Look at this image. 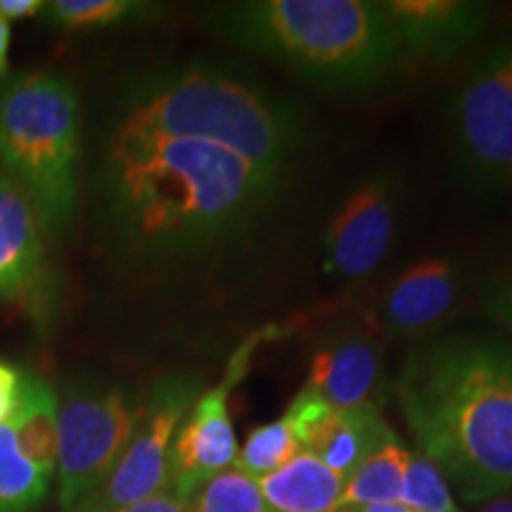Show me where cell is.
Returning <instances> with one entry per match:
<instances>
[{
    "mask_svg": "<svg viewBox=\"0 0 512 512\" xmlns=\"http://www.w3.org/2000/svg\"><path fill=\"white\" fill-rule=\"evenodd\" d=\"M200 394V380L192 375H166L155 382L138 406L136 427L112 475L76 512H117L171 491L176 432Z\"/></svg>",
    "mask_w": 512,
    "mask_h": 512,
    "instance_id": "7",
    "label": "cell"
},
{
    "mask_svg": "<svg viewBox=\"0 0 512 512\" xmlns=\"http://www.w3.org/2000/svg\"><path fill=\"white\" fill-rule=\"evenodd\" d=\"M53 475L19 451L10 422H0V512H31L48 496Z\"/></svg>",
    "mask_w": 512,
    "mask_h": 512,
    "instance_id": "19",
    "label": "cell"
},
{
    "mask_svg": "<svg viewBox=\"0 0 512 512\" xmlns=\"http://www.w3.org/2000/svg\"><path fill=\"white\" fill-rule=\"evenodd\" d=\"M380 413L373 411H335L323 432L311 441L306 451L323 460L337 475L347 477L384 441L394 439Z\"/></svg>",
    "mask_w": 512,
    "mask_h": 512,
    "instance_id": "16",
    "label": "cell"
},
{
    "mask_svg": "<svg viewBox=\"0 0 512 512\" xmlns=\"http://www.w3.org/2000/svg\"><path fill=\"white\" fill-rule=\"evenodd\" d=\"M302 451L297 437H294L292 427L287 425L285 418L268 422V425L256 427V430L249 434L245 446L238 451V458H235L233 467L240 470L242 475L261 479L271 472L283 467L285 463L297 456Z\"/></svg>",
    "mask_w": 512,
    "mask_h": 512,
    "instance_id": "20",
    "label": "cell"
},
{
    "mask_svg": "<svg viewBox=\"0 0 512 512\" xmlns=\"http://www.w3.org/2000/svg\"><path fill=\"white\" fill-rule=\"evenodd\" d=\"M57 396L41 377H24L17 403L10 413L19 451L43 472L55 477L57 460Z\"/></svg>",
    "mask_w": 512,
    "mask_h": 512,
    "instance_id": "17",
    "label": "cell"
},
{
    "mask_svg": "<svg viewBox=\"0 0 512 512\" xmlns=\"http://www.w3.org/2000/svg\"><path fill=\"white\" fill-rule=\"evenodd\" d=\"M138 406L117 387L81 389L57 413V498L64 512L91 498L131 439Z\"/></svg>",
    "mask_w": 512,
    "mask_h": 512,
    "instance_id": "8",
    "label": "cell"
},
{
    "mask_svg": "<svg viewBox=\"0 0 512 512\" xmlns=\"http://www.w3.org/2000/svg\"><path fill=\"white\" fill-rule=\"evenodd\" d=\"M275 337V328L256 330L230 356L226 373L211 389L197 396L192 408L178 427L171 453V491L188 498L200 486L221 472L230 470L238 458V439H235L233 420L228 413L230 392L247 375L256 349Z\"/></svg>",
    "mask_w": 512,
    "mask_h": 512,
    "instance_id": "9",
    "label": "cell"
},
{
    "mask_svg": "<svg viewBox=\"0 0 512 512\" xmlns=\"http://www.w3.org/2000/svg\"><path fill=\"white\" fill-rule=\"evenodd\" d=\"M332 415H335V408H332L330 403L306 382L304 387L299 389V394L290 401L283 418L287 420V425L292 427L294 437H297L302 451H306V448L311 446V441L323 432V427L328 425Z\"/></svg>",
    "mask_w": 512,
    "mask_h": 512,
    "instance_id": "24",
    "label": "cell"
},
{
    "mask_svg": "<svg viewBox=\"0 0 512 512\" xmlns=\"http://www.w3.org/2000/svg\"><path fill=\"white\" fill-rule=\"evenodd\" d=\"M309 384L335 411L380 413L387 399L382 344L368 332L328 339L313 356Z\"/></svg>",
    "mask_w": 512,
    "mask_h": 512,
    "instance_id": "14",
    "label": "cell"
},
{
    "mask_svg": "<svg viewBox=\"0 0 512 512\" xmlns=\"http://www.w3.org/2000/svg\"><path fill=\"white\" fill-rule=\"evenodd\" d=\"M403 55L451 60L484 34L491 8L477 0H387L380 3Z\"/></svg>",
    "mask_w": 512,
    "mask_h": 512,
    "instance_id": "12",
    "label": "cell"
},
{
    "mask_svg": "<svg viewBox=\"0 0 512 512\" xmlns=\"http://www.w3.org/2000/svg\"><path fill=\"white\" fill-rule=\"evenodd\" d=\"M465 292L467 271L458 259H418L384 287L377 316L389 335L427 337L458 311Z\"/></svg>",
    "mask_w": 512,
    "mask_h": 512,
    "instance_id": "11",
    "label": "cell"
},
{
    "mask_svg": "<svg viewBox=\"0 0 512 512\" xmlns=\"http://www.w3.org/2000/svg\"><path fill=\"white\" fill-rule=\"evenodd\" d=\"M463 181L496 195L512 188V36L479 57L448 107Z\"/></svg>",
    "mask_w": 512,
    "mask_h": 512,
    "instance_id": "6",
    "label": "cell"
},
{
    "mask_svg": "<svg viewBox=\"0 0 512 512\" xmlns=\"http://www.w3.org/2000/svg\"><path fill=\"white\" fill-rule=\"evenodd\" d=\"M394 394L420 453L465 501L512 489V344L470 335L420 344Z\"/></svg>",
    "mask_w": 512,
    "mask_h": 512,
    "instance_id": "2",
    "label": "cell"
},
{
    "mask_svg": "<svg viewBox=\"0 0 512 512\" xmlns=\"http://www.w3.org/2000/svg\"><path fill=\"white\" fill-rule=\"evenodd\" d=\"M24 375L17 368H12L10 363L0 361V422L10 418L12 408H15L19 389H22Z\"/></svg>",
    "mask_w": 512,
    "mask_h": 512,
    "instance_id": "25",
    "label": "cell"
},
{
    "mask_svg": "<svg viewBox=\"0 0 512 512\" xmlns=\"http://www.w3.org/2000/svg\"><path fill=\"white\" fill-rule=\"evenodd\" d=\"M79 157L81 117L72 83L34 72L0 91V164L41 209L50 235L72 221Z\"/></svg>",
    "mask_w": 512,
    "mask_h": 512,
    "instance_id": "5",
    "label": "cell"
},
{
    "mask_svg": "<svg viewBox=\"0 0 512 512\" xmlns=\"http://www.w3.org/2000/svg\"><path fill=\"white\" fill-rule=\"evenodd\" d=\"M335 512H363L361 508H351V505H347V508H337Z\"/></svg>",
    "mask_w": 512,
    "mask_h": 512,
    "instance_id": "32",
    "label": "cell"
},
{
    "mask_svg": "<svg viewBox=\"0 0 512 512\" xmlns=\"http://www.w3.org/2000/svg\"><path fill=\"white\" fill-rule=\"evenodd\" d=\"M363 512H415L406 508L403 503H387V505H368V508H361Z\"/></svg>",
    "mask_w": 512,
    "mask_h": 512,
    "instance_id": "30",
    "label": "cell"
},
{
    "mask_svg": "<svg viewBox=\"0 0 512 512\" xmlns=\"http://www.w3.org/2000/svg\"><path fill=\"white\" fill-rule=\"evenodd\" d=\"M283 178L230 147L204 140H110L105 185L133 247L178 252L245 233Z\"/></svg>",
    "mask_w": 512,
    "mask_h": 512,
    "instance_id": "1",
    "label": "cell"
},
{
    "mask_svg": "<svg viewBox=\"0 0 512 512\" xmlns=\"http://www.w3.org/2000/svg\"><path fill=\"white\" fill-rule=\"evenodd\" d=\"M399 204L401 185L389 169L375 171L356 185L325 228V271L339 280L373 275L394 242Z\"/></svg>",
    "mask_w": 512,
    "mask_h": 512,
    "instance_id": "10",
    "label": "cell"
},
{
    "mask_svg": "<svg viewBox=\"0 0 512 512\" xmlns=\"http://www.w3.org/2000/svg\"><path fill=\"white\" fill-rule=\"evenodd\" d=\"M491 313L512 330V290L496 294V297L491 299Z\"/></svg>",
    "mask_w": 512,
    "mask_h": 512,
    "instance_id": "28",
    "label": "cell"
},
{
    "mask_svg": "<svg viewBox=\"0 0 512 512\" xmlns=\"http://www.w3.org/2000/svg\"><path fill=\"white\" fill-rule=\"evenodd\" d=\"M408 460H411V453L399 444V439L394 437L384 441L347 477L342 498H339V508L401 503Z\"/></svg>",
    "mask_w": 512,
    "mask_h": 512,
    "instance_id": "18",
    "label": "cell"
},
{
    "mask_svg": "<svg viewBox=\"0 0 512 512\" xmlns=\"http://www.w3.org/2000/svg\"><path fill=\"white\" fill-rule=\"evenodd\" d=\"M41 10H43L41 0H0V17L3 19L34 17Z\"/></svg>",
    "mask_w": 512,
    "mask_h": 512,
    "instance_id": "27",
    "label": "cell"
},
{
    "mask_svg": "<svg viewBox=\"0 0 512 512\" xmlns=\"http://www.w3.org/2000/svg\"><path fill=\"white\" fill-rule=\"evenodd\" d=\"M479 512H512V501H491Z\"/></svg>",
    "mask_w": 512,
    "mask_h": 512,
    "instance_id": "31",
    "label": "cell"
},
{
    "mask_svg": "<svg viewBox=\"0 0 512 512\" xmlns=\"http://www.w3.org/2000/svg\"><path fill=\"white\" fill-rule=\"evenodd\" d=\"M112 138L204 140L285 178L302 143L297 107L252 74L200 64L164 76L131 102Z\"/></svg>",
    "mask_w": 512,
    "mask_h": 512,
    "instance_id": "4",
    "label": "cell"
},
{
    "mask_svg": "<svg viewBox=\"0 0 512 512\" xmlns=\"http://www.w3.org/2000/svg\"><path fill=\"white\" fill-rule=\"evenodd\" d=\"M8 53H10V22L0 17V79L8 74Z\"/></svg>",
    "mask_w": 512,
    "mask_h": 512,
    "instance_id": "29",
    "label": "cell"
},
{
    "mask_svg": "<svg viewBox=\"0 0 512 512\" xmlns=\"http://www.w3.org/2000/svg\"><path fill=\"white\" fill-rule=\"evenodd\" d=\"M117 512H188V501L176 496L174 491H166L162 496L147 498L143 503L128 505V508Z\"/></svg>",
    "mask_w": 512,
    "mask_h": 512,
    "instance_id": "26",
    "label": "cell"
},
{
    "mask_svg": "<svg viewBox=\"0 0 512 512\" xmlns=\"http://www.w3.org/2000/svg\"><path fill=\"white\" fill-rule=\"evenodd\" d=\"M43 8H48L50 22L57 27L86 29L124 22L143 10V5L131 3V0H55Z\"/></svg>",
    "mask_w": 512,
    "mask_h": 512,
    "instance_id": "23",
    "label": "cell"
},
{
    "mask_svg": "<svg viewBox=\"0 0 512 512\" xmlns=\"http://www.w3.org/2000/svg\"><path fill=\"white\" fill-rule=\"evenodd\" d=\"M216 34L330 93H366L394 79L406 55L380 3L240 0L207 12Z\"/></svg>",
    "mask_w": 512,
    "mask_h": 512,
    "instance_id": "3",
    "label": "cell"
},
{
    "mask_svg": "<svg viewBox=\"0 0 512 512\" xmlns=\"http://www.w3.org/2000/svg\"><path fill=\"white\" fill-rule=\"evenodd\" d=\"M188 512H268L259 479L230 467L188 498Z\"/></svg>",
    "mask_w": 512,
    "mask_h": 512,
    "instance_id": "21",
    "label": "cell"
},
{
    "mask_svg": "<svg viewBox=\"0 0 512 512\" xmlns=\"http://www.w3.org/2000/svg\"><path fill=\"white\" fill-rule=\"evenodd\" d=\"M401 503L415 512H460L439 467L422 453H411L408 460Z\"/></svg>",
    "mask_w": 512,
    "mask_h": 512,
    "instance_id": "22",
    "label": "cell"
},
{
    "mask_svg": "<svg viewBox=\"0 0 512 512\" xmlns=\"http://www.w3.org/2000/svg\"><path fill=\"white\" fill-rule=\"evenodd\" d=\"M46 221L27 190L0 171V299L38 302L46 283Z\"/></svg>",
    "mask_w": 512,
    "mask_h": 512,
    "instance_id": "13",
    "label": "cell"
},
{
    "mask_svg": "<svg viewBox=\"0 0 512 512\" xmlns=\"http://www.w3.org/2000/svg\"><path fill=\"white\" fill-rule=\"evenodd\" d=\"M268 512H335L344 491V477L309 451L259 479Z\"/></svg>",
    "mask_w": 512,
    "mask_h": 512,
    "instance_id": "15",
    "label": "cell"
}]
</instances>
